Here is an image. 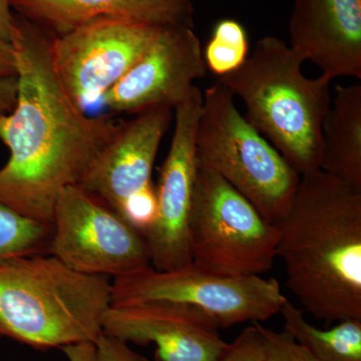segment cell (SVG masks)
Masks as SVG:
<instances>
[{
  "instance_id": "7",
  "label": "cell",
  "mask_w": 361,
  "mask_h": 361,
  "mask_svg": "<svg viewBox=\"0 0 361 361\" xmlns=\"http://www.w3.org/2000/svg\"><path fill=\"white\" fill-rule=\"evenodd\" d=\"M286 300L275 278L222 276L193 263L171 271L149 265L111 283V306L149 301L187 304L203 311L219 329L265 322L280 314Z\"/></svg>"
},
{
  "instance_id": "12",
  "label": "cell",
  "mask_w": 361,
  "mask_h": 361,
  "mask_svg": "<svg viewBox=\"0 0 361 361\" xmlns=\"http://www.w3.org/2000/svg\"><path fill=\"white\" fill-rule=\"evenodd\" d=\"M219 327L187 304L149 301L111 306L103 331L126 343L154 344L155 361H215L227 348Z\"/></svg>"
},
{
  "instance_id": "20",
  "label": "cell",
  "mask_w": 361,
  "mask_h": 361,
  "mask_svg": "<svg viewBox=\"0 0 361 361\" xmlns=\"http://www.w3.org/2000/svg\"><path fill=\"white\" fill-rule=\"evenodd\" d=\"M265 342L266 361H318L288 334L266 329L258 322Z\"/></svg>"
},
{
  "instance_id": "15",
  "label": "cell",
  "mask_w": 361,
  "mask_h": 361,
  "mask_svg": "<svg viewBox=\"0 0 361 361\" xmlns=\"http://www.w3.org/2000/svg\"><path fill=\"white\" fill-rule=\"evenodd\" d=\"M18 16L54 35L87 21L113 18L155 26L194 28L193 0H9Z\"/></svg>"
},
{
  "instance_id": "23",
  "label": "cell",
  "mask_w": 361,
  "mask_h": 361,
  "mask_svg": "<svg viewBox=\"0 0 361 361\" xmlns=\"http://www.w3.org/2000/svg\"><path fill=\"white\" fill-rule=\"evenodd\" d=\"M18 78L0 77V114L13 110L18 99Z\"/></svg>"
},
{
  "instance_id": "19",
  "label": "cell",
  "mask_w": 361,
  "mask_h": 361,
  "mask_svg": "<svg viewBox=\"0 0 361 361\" xmlns=\"http://www.w3.org/2000/svg\"><path fill=\"white\" fill-rule=\"evenodd\" d=\"M248 56V37L244 26L230 18L218 21L203 51L207 71L224 77L243 65Z\"/></svg>"
},
{
  "instance_id": "3",
  "label": "cell",
  "mask_w": 361,
  "mask_h": 361,
  "mask_svg": "<svg viewBox=\"0 0 361 361\" xmlns=\"http://www.w3.org/2000/svg\"><path fill=\"white\" fill-rule=\"evenodd\" d=\"M111 305L109 277L49 254L0 261V336L39 350L94 343Z\"/></svg>"
},
{
  "instance_id": "9",
  "label": "cell",
  "mask_w": 361,
  "mask_h": 361,
  "mask_svg": "<svg viewBox=\"0 0 361 361\" xmlns=\"http://www.w3.org/2000/svg\"><path fill=\"white\" fill-rule=\"evenodd\" d=\"M164 27L94 18L71 32L52 35V66L68 96L87 111L101 104L104 94L147 54Z\"/></svg>"
},
{
  "instance_id": "18",
  "label": "cell",
  "mask_w": 361,
  "mask_h": 361,
  "mask_svg": "<svg viewBox=\"0 0 361 361\" xmlns=\"http://www.w3.org/2000/svg\"><path fill=\"white\" fill-rule=\"evenodd\" d=\"M51 224L30 219L0 203V261L49 254Z\"/></svg>"
},
{
  "instance_id": "5",
  "label": "cell",
  "mask_w": 361,
  "mask_h": 361,
  "mask_svg": "<svg viewBox=\"0 0 361 361\" xmlns=\"http://www.w3.org/2000/svg\"><path fill=\"white\" fill-rule=\"evenodd\" d=\"M198 161L253 204L268 222L283 219L301 176L240 113L219 80L206 90L196 134Z\"/></svg>"
},
{
  "instance_id": "17",
  "label": "cell",
  "mask_w": 361,
  "mask_h": 361,
  "mask_svg": "<svg viewBox=\"0 0 361 361\" xmlns=\"http://www.w3.org/2000/svg\"><path fill=\"white\" fill-rule=\"evenodd\" d=\"M280 314L285 331L318 361H361V319L349 318L331 329H319L310 324L289 299Z\"/></svg>"
},
{
  "instance_id": "24",
  "label": "cell",
  "mask_w": 361,
  "mask_h": 361,
  "mask_svg": "<svg viewBox=\"0 0 361 361\" xmlns=\"http://www.w3.org/2000/svg\"><path fill=\"white\" fill-rule=\"evenodd\" d=\"M9 0H0V40L11 44L18 16L11 11Z\"/></svg>"
},
{
  "instance_id": "26",
  "label": "cell",
  "mask_w": 361,
  "mask_h": 361,
  "mask_svg": "<svg viewBox=\"0 0 361 361\" xmlns=\"http://www.w3.org/2000/svg\"><path fill=\"white\" fill-rule=\"evenodd\" d=\"M0 77H16V56L9 42L0 40Z\"/></svg>"
},
{
  "instance_id": "13",
  "label": "cell",
  "mask_w": 361,
  "mask_h": 361,
  "mask_svg": "<svg viewBox=\"0 0 361 361\" xmlns=\"http://www.w3.org/2000/svg\"><path fill=\"white\" fill-rule=\"evenodd\" d=\"M173 111L168 106H155L137 114L134 120L123 122L115 139L78 186L121 215L130 199L155 187L152 171Z\"/></svg>"
},
{
  "instance_id": "14",
  "label": "cell",
  "mask_w": 361,
  "mask_h": 361,
  "mask_svg": "<svg viewBox=\"0 0 361 361\" xmlns=\"http://www.w3.org/2000/svg\"><path fill=\"white\" fill-rule=\"evenodd\" d=\"M289 37L322 75L361 80V0H293Z\"/></svg>"
},
{
  "instance_id": "22",
  "label": "cell",
  "mask_w": 361,
  "mask_h": 361,
  "mask_svg": "<svg viewBox=\"0 0 361 361\" xmlns=\"http://www.w3.org/2000/svg\"><path fill=\"white\" fill-rule=\"evenodd\" d=\"M96 348L99 361H149L129 344L104 334L97 339Z\"/></svg>"
},
{
  "instance_id": "10",
  "label": "cell",
  "mask_w": 361,
  "mask_h": 361,
  "mask_svg": "<svg viewBox=\"0 0 361 361\" xmlns=\"http://www.w3.org/2000/svg\"><path fill=\"white\" fill-rule=\"evenodd\" d=\"M202 104L203 94L195 85L174 109V134L156 187L158 213L145 236L152 267L158 271L179 269L192 263L190 216L198 170L196 134Z\"/></svg>"
},
{
  "instance_id": "4",
  "label": "cell",
  "mask_w": 361,
  "mask_h": 361,
  "mask_svg": "<svg viewBox=\"0 0 361 361\" xmlns=\"http://www.w3.org/2000/svg\"><path fill=\"white\" fill-rule=\"evenodd\" d=\"M304 61L275 37L259 39L236 71L219 78L245 104L246 120L299 175L320 170L323 120L331 104V78H310Z\"/></svg>"
},
{
  "instance_id": "21",
  "label": "cell",
  "mask_w": 361,
  "mask_h": 361,
  "mask_svg": "<svg viewBox=\"0 0 361 361\" xmlns=\"http://www.w3.org/2000/svg\"><path fill=\"white\" fill-rule=\"evenodd\" d=\"M215 361H266L265 342L258 322L246 327Z\"/></svg>"
},
{
  "instance_id": "8",
  "label": "cell",
  "mask_w": 361,
  "mask_h": 361,
  "mask_svg": "<svg viewBox=\"0 0 361 361\" xmlns=\"http://www.w3.org/2000/svg\"><path fill=\"white\" fill-rule=\"evenodd\" d=\"M51 228L49 255L78 272L116 278L151 265L144 235L82 188L59 194Z\"/></svg>"
},
{
  "instance_id": "2",
  "label": "cell",
  "mask_w": 361,
  "mask_h": 361,
  "mask_svg": "<svg viewBox=\"0 0 361 361\" xmlns=\"http://www.w3.org/2000/svg\"><path fill=\"white\" fill-rule=\"evenodd\" d=\"M287 287L327 325L361 319V191L322 170L302 175L276 223Z\"/></svg>"
},
{
  "instance_id": "11",
  "label": "cell",
  "mask_w": 361,
  "mask_h": 361,
  "mask_svg": "<svg viewBox=\"0 0 361 361\" xmlns=\"http://www.w3.org/2000/svg\"><path fill=\"white\" fill-rule=\"evenodd\" d=\"M207 71L194 28L166 26L147 54L104 94L101 104L134 115L155 106L174 110Z\"/></svg>"
},
{
  "instance_id": "25",
  "label": "cell",
  "mask_w": 361,
  "mask_h": 361,
  "mask_svg": "<svg viewBox=\"0 0 361 361\" xmlns=\"http://www.w3.org/2000/svg\"><path fill=\"white\" fill-rule=\"evenodd\" d=\"M68 361H99L96 344L78 343L61 348Z\"/></svg>"
},
{
  "instance_id": "16",
  "label": "cell",
  "mask_w": 361,
  "mask_h": 361,
  "mask_svg": "<svg viewBox=\"0 0 361 361\" xmlns=\"http://www.w3.org/2000/svg\"><path fill=\"white\" fill-rule=\"evenodd\" d=\"M320 170L361 191V85H337L322 128Z\"/></svg>"
},
{
  "instance_id": "6",
  "label": "cell",
  "mask_w": 361,
  "mask_h": 361,
  "mask_svg": "<svg viewBox=\"0 0 361 361\" xmlns=\"http://www.w3.org/2000/svg\"><path fill=\"white\" fill-rule=\"evenodd\" d=\"M278 241L277 225L198 161L190 216L192 263L222 276H262L272 269Z\"/></svg>"
},
{
  "instance_id": "1",
  "label": "cell",
  "mask_w": 361,
  "mask_h": 361,
  "mask_svg": "<svg viewBox=\"0 0 361 361\" xmlns=\"http://www.w3.org/2000/svg\"><path fill=\"white\" fill-rule=\"evenodd\" d=\"M52 35L18 16V99L0 114V141L11 153L0 169V203L47 224L59 194L80 184L123 125L87 116L68 96L52 66Z\"/></svg>"
}]
</instances>
